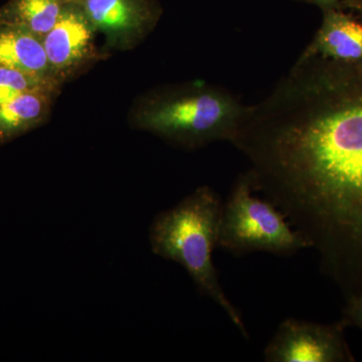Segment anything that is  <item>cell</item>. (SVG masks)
I'll return each instance as SVG.
<instances>
[{
  "label": "cell",
  "instance_id": "obj_4",
  "mask_svg": "<svg viewBox=\"0 0 362 362\" xmlns=\"http://www.w3.org/2000/svg\"><path fill=\"white\" fill-rule=\"evenodd\" d=\"M218 247L235 254L262 251L284 255L312 245L303 233L292 230L271 202L254 194L249 175L238 180L223 206Z\"/></svg>",
  "mask_w": 362,
  "mask_h": 362
},
{
  "label": "cell",
  "instance_id": "obj_11",
  "mask_svg": "<svg viewBox=\"0 0 362 362\" xmlns=\"http://www.w3.org/2000/svg\"><path fill=\"white\" fill-rule=\"evenodd\" d=\"M75 0H9L0 7V23L21 26L44 39Z\"/></svg>",
  "mask_w": 362,
  "mask_h": 362
},
{
  "label": "cell",
  "instance_id": "obj_15",
  "mask_svg": "<svg viewBox=\"0 0 362 362\" xmlns=\"http://www.w3.org/2000/svg\"><path fill=\"white\" fill-rule=\"evenodd\" d=\"M343 9H351L362 18V0H345Z\"/></svg>",
  "mask_w": 362,
  "mask_h": 362
},
{
  "label": "cell",
  "instance_id": "obj_7",
  "mask_svg": "<svg viewBox=\"0 0 362 362\" xmlns=\"http://www.w3.org/2000/svg\"><path fill=\"white\" fill-rule=\"evenodd\" d=\"M345 325L288 319L265 349L269 362L354 361L344 337Z\"/></svg>",
  "mask_w": 362,
  "mask_h": 362
},
{
  "label": "cell",
  "instance_id": "obj_3",
  "mask_svg": "<svg viewBox=\"0 0 362 362\" xmlns=\"http://www.w3.org/2000/svg\"><path fill=\"white\" fill-rule=\"evenodd\" d=\"M221 211L220 197L211 188H197L175 207L156 216L150 228V245L157 256L182 266L199 291L213 299L247 337L242 317L223 292L214 265Z\"/></svg>",
  "mask_w": 362,
  "mask_h": 362
},
{
  "label": "cell",
  "instance_id": "obj_14",
  "mask_svg": "<svg viewBox=\"0 0 362 362\" xmlns=\"http://www.w3.org/2000/svg\"><path fill=\"white\" fill-rule=\"evenodd\" d=\"M302 1L315 4V6L320 7L322 11H325V9H343L345 0H302Z\"/></svg>",
  "mask_w": 362,
  "mask_h": 362
},
{
  "label": "cell",
  "instance_id": "obj_6",
  "mask_svg": "<svg viewBox=\"0 0 362 362\" xmlns=\"http://www.w3.org/2000/svg\"><path fill=\"white\" fill-rule=\"evenodd\" d=\"M107 49L132 51L142 44L160 21L157 0H75Z\"/></svg>",
  "mask_w": 362,
  "mask_h": 362
},
{
  "label": "cell",
  "instance_id": "obj_12",
  "mask_svg": "<svg viewBox=\"0 0 362 362\" xmlns=\"http://www.w3.org/2000/svg\"><path fill=\"white\" fill-rule=\"evenodd\" d=\"M62 87L63 85L56 78L0 66V105L26 93L52 92L61 94Z\"/></svg>",
  "mask_w": 362,
  "mask_h": 362
},
{
  "label": "cell",
  "instance_id": "obj_1",
  "mask_svg": "<svg viewBox=\"0 0 362 362\" xmlns=\"http://www.w3.org/2000/svg\"><path fill=\"white\" fill-rule=\"evenodd\" d=\"M233 142L319 249L362 216V65L299 59Z\"/></svg>",
  "mask_w": 362,
  "mask_h": 362
},
{
  "label": "cell",
  "instance_id": "obj_9",
  "mask_svg": "<svg viewBox=\"0 0 362 362\" xmlns=\"http://www.w3.org/2000/svg\"><path fill=\"white\" fill-rule=\"evenodd\" d=\"M0 66L54 78L42 40L11 23H0Z\"/></svg>",
  "mask_w": 362,
  "mask_h": 362
},
{
  "label": "cell",
  "instance_id": "obj_13",
  "mask_svg": "<svg viewBox=\"0 0 362 362\" xmlns=\"http://www.w3.org/2000/svg\"><path fill=\"white\" fill-rule=\"evenodd\" d=\"M341 322L345 326H354L362 331V290L350 294L343 311Z\"/></svg>",
  "mask_w": 362,
  "mask_h": 362
},
{
  "label": "cell",
  "instance_id": "obj_10",
  "mask_svg": "<svg viewBox=\"0 0 362 362\" xmlns=\"http://www.w3.org/2000/svg\"><path fill=\"white\" fill-rule=\"evenodd\" d=\"M59 93H26L0 105V146L47 122Z\"/></svg>",
  "mask_w": 362,
  "mask_h": 362
},
{
  "label": "cell",
  "instance_id": "obj_2",
  "mask_svg": "<svg viewBox=\"0 0 362 362\" xmlns=\"http://www.w3.org/2000/svg\"><path fill=\"white\" fill-rule=\"evenodd\" d=\"M249 107L211 86L161 88L135 100L129 124L185 148L232 140Z\"/></svg>",
  "mask_w": 362,
  "mask_h": 362
},
{
  "label": "cell",
  "instance_id": "obj_8",
  "mask_svg": "<svg viewBox=\"0 0 362 362\" xmlns=\"http://www.w3.org/2000/svg\"><path fill=\"white\" fill-rule=\"evenodd\" d=\"M322 11V23L300 59L362 65V18L347 13L345 9Z\"/></svg>",
  "mask_w": 362,
  "mask_h": 362
},
{
  "label": "cell",
  "instance_id": "obj_5",
  "mask_svg": "<svg viewBox=\"0 0 362 362\" xmlns=\"http://www.w3.org/2000/svg\"><path fill=\"white\" fill-rule=\"evenodd\" d=\"M98 37L84 11L74 2L42 40L54 78L64 85L108 58Z\"/></svg>",
  "mask_w": 362,
  "mask_h": 362
}]
</instances>
